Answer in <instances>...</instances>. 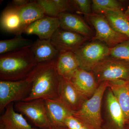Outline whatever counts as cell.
<instances>
[{
    "label": "cell",
    "mask_w": 129,
    "mask_h": 129,
    "mask_svg": "<svg viewBox=\"0 0 129 129\" xmlns=\"http://www.w3.org/2000/svg\"><path fill=\"white\" fill-rule=\"evenodd\" d=\"M98 84L117 80L129 81V62L108 58L91 70Z\"/></svg>",
    "instance_id": "6"
},
{
    "label": "cell",
    "mask_w": 129,
    "mask_h": 129,
    "mask_svg": "<svg viewBox=\"0 0 129 129\" xmlns=\"http://www.w3.org/2000/svg\"><path fill=\"white\" fill-rule=\"evenodd\" d=\"M31 1L29 0H13L12 1L13 6L20 8L28 4Z\"/></svg>",
    "instance_id": "29"
},
{
    "label": "cell",
    "mask_w": 129,
    "mask_h": 129,
    "mask_svg": "<svg viewBox=\"0 0 129 129\" xmlns=\"http://www.w3.org/2000/svg\"><path fill=\"white\" fill-rule=\"evenodd\" d=\"M68 79L87 99L94 94L99 85L91 71H87L80 68L76 70Z\"/></svg>",
    "instance_id": "11"
},
{
    "label": "cell",
    "mask_w": 129,
    "mask_h": 129,
    "mask_svg": "<svg viewBox=\"0 0 129 129\" xmlns=\"http://www.w3.org/2000/svg\"><path fill=\"white\" fill-rule=\"evenodd\" d=\"M87 17L95 30L92 40L103 42L111 48L129 40L127 36L115 31L103 14L92 13Z\"/></svg>",
    "instance_id": "7"
},
{
    "label": "cell",
    "mask_w": 129,
    "mask_h": 129,
    "mask_svg": "<svg viewBox=\"0 0 129 129\" xmlns=\"http://www.w3.org/2000/svg\"><path fill=\"white\" fill-rule=\"evenodd\" d=\"M14 107L16 111L26 116L38 128L47 129L52 128L45 99L19 102L16 103Z\"/></svg>",
    "instance_id": "8"
},
{
    "label": "cell",
    "mask_w": 129,
    "mask_h": 129,
    "mask_svg": "<svg viewBox=\"0 0 129 129\" xmlns=\"http://www.w3.org/2000/svg\"><path fill=\"white\" fill-rule=\"evenodd\" d=\"M110 49L103 42L92 40L85 42L74 53L78 60L80 68L91 71L99 63L108 58Z\"/></svg>",
    "instance_id": "4"
},
{
    "label": "cell",
    "mask_w": 129,
    "mask_h": 129,
    "mask_svg": "<svg viewBox=\"0 0 129 129\" xmlns=\"http://www.w3.org/2000/svg\"><path fill=\"white\" fill-rule=\"evenodd\" d=\"M45 102L52 128L66 127V119L73 115L75 112L68 108L58 98L45 99Z\"/></svg>",
    "instance_id": "12"
},
{
    "label": "cell",
    "mask_w": 129,
    "mask_h": 129,
    "mask_svg": "<svg viewBox=\"0 0 129 129\" xmlns=\"http://www.w3.org/2000/svg\"><path fill=\"white\" fill-rule=\"evenodd\" d=\"M30 48L38 64L55 60L60 53L52 44L51 39H39L34 42Z\"/></svg>",
    "instance_id": "19"
},
{
    "label": "cell",
    "mask_w": 129,
    "mask_h": 129,
    "mask_svg": "<svg viewBox=\"0 0 129 129\" xmlns=\"http://www.w3.org/2000/svg\"><path fill=\"white\" fill-rule=\"evenodd\" d=\"M37 3L44 10L46 16L58 17L62 13L73 11L68 0H38Z\"/></svg>",
    "instance_id": "22"
},
{
    "label": "cell",
    "mask_w": 129,
    "mask_h": 129,
    "mask_svg": "<svg viewBox=\"0 0 129 129\" xmlns=\"http://www.w3.org/2000/svg\"><path fill=\"white\" fill-rule=\"evenodd\" d=\"M109 58L129 62V40L110 48Z\"/></svg>",
    "instance_id": "26"
},
{
    "label": "cell",
    "mask_w": 129,
    "mask_h": 129,
    "mask_svg": "<svg viewBox=\"0 0 129 129\" xmlns=\"http://www.w3.org/2000/svg\"><path fill=\"white\" fill-rule=\"evenodd\" d=\"M56 67L61 77L69 79L80 68L79 63L75 53L72 51H61L56 58Z\"/></svg>",
    "instance_id": "20"
},
{
    "label": "cell",
    "mask_w": 129,
    "mask_h": 129,
    "mask_svg": "<svg viewBox=\"0 0 129 129\" xmlns=\"http://www.w3.org/2000/svg\"><path fill=\"white\" fill-rule=\"evenodd\" d=\"M19 12L21 24L16 36L21 35L30 24L46 16L44 10L36 1H31L27 5L19 8Z\"/></svg>",
    "instance_id": "18"
},
{
    "label": "cell",
    "mask_w": 129,
    "mask_h": 129,
    "mask_svg": "<svg viewBox=\"0 0 129 129\" xmlns=\"http://www.w3.org/2000/svg\"><path fill=\"white\" fill-rule=\"evenodd\" d=\"M58 98L75 112L79 111L87 100L79 92L69 79L62 78L58 90Z\"/></svg>",
    "instance_id": "13"
},
{
    "label": "cell",
    "mask_w": 129,
    "mask_h": 129,
    "mask_svg": "<svg viewBox=\"0 0 129 129\" xmlns=\"http://www.w3.org/2000/svg\"><path fill=\"white\" fill-rule=\"evenodd\" d=\"M111 89L120 106L126 125H129V81L117 80L108 81Z\"/></svg>",
    "instance_id": "17"
},
{
    "label": "cell",
    "mask_w": 129,
    "mask_h": 129,
    "mask_svg": "<svg viewBox=\"0 0 129 129\" xmlns=\"http://www.w3.org/2000/svg\"><path fill=\"white\" fill-rule=\"evenodd\" d=\"M103 15L115 31L129 38V20L123 10L108 12Z\"/></svg>",
    "instance_id": "23"
},
{
    "label": "cell",
    "mask_w": 129,
    "mask_h": 129,
    "mask_svg": "<svg viewBox=\"0 0 129 129\" xmlns=\"http://www.w3.org/2000/svg\"><path fill=\"white\" fill-rule=\"evenodd\" d=\"M129 20V18L128 19Z\"/></svg>",
    "instance_id": "33"
},
{
    "label": "cell",
    "mask_w": 129,
    "mask_h": 129,
    "mask_svg": "<svg viewBox=\"0 0 129 129\" xmlns=\"http://www.w3.org/2000/svg\"><path fill=\"white\" fill-rule=\"evenodd\" d=\"M32 78H27L15 81H0V112L10 103L22 101L28 95L32 88Z\"/></svg>",
    "instance_id": "5"
},
{
    "label": "cell",
    "mask_w": 129,
    "mask_h": 129,
    "mask_svg": "<svg viewBox=\"0 0 129 129\" xmlns=\"http://www.w3.org/2000/svg\"><path fill=\"white\" fill-rule=\"evenodd\" d=\"M31 40L24 39L21 35L9 40H3L0 41L1 55L31 47L34 44Z\"/></svg>",
    "instance_id": "24"
},
{
    "label": "cell",
    "mask_w": 129,
    "mask_h": 129,
    "mask_svg": "<svg viewBox=\"0 0 129 129\" xmlns=\"http://www.w3.org/2000/svg\"><path fill=\"white\" fill-rule=\"evenodd\" d=\"M60 27L58 18L45 16L28 26L24 33L36 35L40 40H48Z\"/></svg>",
    "instance_id": "14"
},
{
    "label": "cell",
    "mask_w": 129,
    "mask_h": 129,
    "mask_svg": "<svg viewBox=\"0 0 129 129\" xmlns=\"http://www.w3.org/2000/svg\"><path fill=\"white\" fill-rule=\"evenodd\" d=\"M122 4L117 0H92V13L104 14L108 12L122 10Z\"/></svg>",
    "instance_id": "25"
},
{
    "label": "cell",
    "mask_w": 129,
    "mask_h": 129,
    "mask_svg": "<svg viewBox=\"0 0 129 129\" xmlns=\"http://www.w3.org/2000/svg\"><path fill=\"white\" fill-rule=\"evenodd\" d=\"M109 87L108 81L99 83L94 94L86 100L74 116L92 129H102V104L105 92Z\"/></svg>",
    "instance_id": "3"
},
{
    "label": "cell",
    "mask_w": 129,
    "mask_h": 129,
    "mask_svg": "<svg viewBox=\"0 0 129 129\" xmlns=\"http://www.w3.org/2000/svg\"><path fill=\"white\" fill-rule=\"evenodd\" d=\"M14 103H10L0 117V129H40L32 127L21 114L16 112Z\"/></svg>",
    "instance_id": "16"
},
{
    "label": "cell",
    "mask_w": 129,
    "mask_h": 129,
    "mask_svg": "<svg viewBox=\"0 0 129 129\" xmlns=\"http://www.w3.org/2000/svg\"><path fill=\"white\" fill-rule=\"evenodd\" d=\"M125 129H129V125H125Z\"/></svg>",
    "instance_id": "32"
},
{
    "label": "cell",
    "mask_w": 129,
    "mask_h": 129,
    "mask_svg": "<svg viewBox=\"0 0 129 129\" xmlns=\"http://www.w3.org/2000/svg\"><path fill=\"white\" fill-rule=\"evenodd\" d=\"M65 124L69 129H92L74 115L66 119Z\"/></svg>",
    "instance_id": "28"
},
{
    "label": "cell",
    "mask_w": 129,
    "mask_h": 129,
    "mask_svg": "<svg viewBox=\"0 0 129 129\" xmlns=\"http://www.w3.org/2000/svg\"><path fill=\"white\" fill-rule=\"evenodd\" d=\"M125 15L128 18V19L129 18V4L128 7H127L126 11L124 12Z\"/></svg>",
    "instance_id": "30"
},
{
    "label": "cell",
    "mask_w": 129,
    "mask_h": 129,
    "mask_svg": "<svg viewBox=\"0 0 129 129\" xmlns=\"http://www.w3.org/2000/svg\"><path fill=\"white\" fill-rule=\"evenodd\" d=\"M47 129H69L67 127H58V128H51Z\"/></svg>",
    "instance_id": "31"
},
{
    "label": "cell",
    "mask_w": 129,
    "mask_h": 129,
    "mask_svg": "<svg viewBox=\"0 0 129 129\" xmlns=\"http://www.w3.org/2000/svg\"><path fill=\"white\" fill-rule=\"evenodd\" d=\"M88 39L76 32L59 28L51 37V41L59 51L74 52Z\"/></svg>",
    "instance_id": "10"
},
{
    "label": "cell",
    "mask_w": 129,
    "mask_h": 129,
    "mask_svg": "<svg viewBox=\"0 0 129 129\" xmlns=\"http://www.w3.org/2000/svg\"><path fill=\"white\" fill-rule=\"evenodd\" d=\"M0 24L2 30L17 34L21 24L19 8L13 6L5 9L1 16Z\"/></svg>",
    "instance_id": "21"
},
{
    "label": "cell",
    "mask_w": 129,
    "mask_h": 129,
    "mask_svg": "<svg viewBox=\"0 0 129 129\" xmlns=\"http://www.w3.org/2000/svg\"><path fill=\"white\" fill-rule=\"evenodd\" d=\"M104 116L102 129H125L124 117L112 90L107 89L104 95Z\"/></svg>",
    "instance_id": "9"
},
{
    "label": "cell",
    "mask_w": 129,
    "mask_h": 129,
    "mask_svg": "<svg viewBox=\"0 0 129 129\" xmlns=\"http://www.w3.org/2000/svg\"><path fill=\"white\" fill-rule=\"evenodd\" d=\"M57 18L60 21L61 28L76 32L88 39L94 37L91 28L78 15L65 12L60 13Z\"/></svg>",
    "instance_id": "15"
},
{
    "label": "cell",
    "mask_w": 129,
    "mask_h": 129,
    "mask_svg": "<svg viewBox=\"0 0 129 129\" xmlns=\"http://www.w3.org/2000/svg\"><path fill=\"white\" fill-rule=\"evenodd\" d=\"M37 64L30 47L2 54L0 56V79H24Z\"/></svg>",
    "instance_id": "2"
},
{
    "label": "cell",
    "mask_w": 129,
    "mask_h": 129,
    "mask_svg": "<svg viewBox=\"0 0 129 129\" xmlns=\"http://www.w3.org/2000/svg\"><path fill=\"white\" fill-rule=\"evenodd\" d=\"M70 1L73 11L88 17L92 13V1L90 0H71Z\"/></svg>",
    "instance_id": "27"
},
{
    "label": "cell",
    "mask_w": 129,
    "mask_h": 129,
    "mask_svg": "<svg viewBox=\"0 0 129 129\" xmlns=\"http://www.w3.org/2000/svg\"><path fill=\"white\" fill-rule=\"evenodd\" d=\"M56 60L38 63L29 74L32 80V88L29 94L22 101L58 97L62 77L57 71Z\"/></svg>",
    "instance_id": "1"
}]
</instances>
